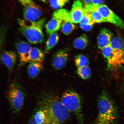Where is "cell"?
I'll list each match as a JSON object with an SVG mask.
<instances>
[{
    "label": "cell",
    "instance_id": "1",
    "mask_svg": "<svg viewBox=\"0 0 124 124\" xmlns=\"http://www.w3.org/2000/svg\"><path fill=\"white\" fill-rule=\"evenodd\" d=\"M37 105L48 115L54 124H63L69 119L70 112L61 100L53 94L43 93L39 96Z\"/></svg>",
    "mask_w": 124,
    "mask_h": 124
},
{
    "label": "cell",
    "instance_id": "2",
    "mask_svg": "<svg viewBox=\"0 0 124 124\" xmlns=\"http://www.w3.org/2000/svg\"><path fill=\"white\" fill-rule=\"evenodd\" d=\"M98 114L94 124H115L117 119V108L108 94L103 91L97 101Z\"/></svg>",
    "mask_w": 124,
    "mask_h": 124
},
{
    "label": "cell",
    "instance_id": "3",
    "mask_svg": "<svg viewBox=\"0 0 124 124\" xmlns=\"http://www.w3.org/2000/svg\"><path fill=\"white\" fill-rule=\"evenodd\" d=\"M46 19L42 18L35 21H30L18 18L19 29L27 41L31 44L42 43L44 41L43 31Z\"/></svg>",
    "mask_w": 124,
    "mask_h": 124
},
{
    "label": "cell",
    "instance_id": "4",
    "mask_svg": "<svg viewBox=\"0 0 124 124\" xmlns=\"http://www.w3.org/2000/svg\"><path fill=\"white\" fill-rule=\"evenodd\" d=\"M60 100L66 109L75 116L78 124H84L82 101L79 94L73 90H68L63 93Z\"/></svg>",
    "mask_w": 124,
    "mask_h": 124
},
{
    "label": "cell",
    "instance_id": "5",
    "mask_svg": "<svg viewBox=\"0 0 124 124\" xmlns=\"http://www.w3.org/2000/svg\"><path fill=\"white\" fill-rule=\"evenodd\" d=\"M7 97L14 112H19L23 106L25 97L24 91L21 85L16 81L12 83L9 86Z\"/></svg>",
    "mask_w": 124,
    "mask_h": 124
},
{
    "label": "cell",
    "instance_id": "6",
    "mask_svg": "<svg viewBox=\"0 0 124 124\" xmlns=\"http://www.w3.org/2000/svg\"><path fill=\"white\" fill-rule=\"evenodd\" d=\"M22 6L24 19L27 21H38L42 15L41 8L33 0H17Z\"/></svg>",
    "mask_w": 124,
    "mask_h": 124
},
{
    "label": "cell",
    "instance_id": "7",
    "mask_svg": "<svg viewBox=\"0 0 124 124\" xmlns=\"http://www.w3.org/2000/svg\"><path fill=\"white\" fill-rule=\"evenodd\" d=\"M86 5L98 11L107 22L115 25L122 29H124L123 21L107 6L103 4L98 5L91 3Z\"/></svg>",
    "mask_w": 124,
    "mask_h": 124
},
{
    "label": "cell",
    "instance_id": "8",
    "mask_svg": "<svg viewBox=\"0 0 124 124\" xmlns=\"http://www.w3.org/2000/svg\"><path fill=\"white\" fill-rule=\"evenodd\" d=\"M119 67L124 63V41L120 37L113 38L110 43Z\"/></svg>",
    "mask_w": 124,
    "mask_h": 124
},
{
    "label": "cell",
    "instance_id": "9",
    "mask_svg": "<svg viewBox=\"0 0 124 124\" xmlns=\"http://www.w3.org/2000/svg\"><path fill=\"white\" fill-rule=\"evenodd\" d=\"M69 60V54L66 50L60 49L56 52L53 56L51 65L54 69L58 70L66 66Z\"/></svg>",
    "mask_w": 124,
    "mask_h": 124
},
{
    "label": "cell",
    "instance_id": "10",
    "mask_svg": "<svg viewBox=\"0 0 124 124\" xmlns=\"http://www.w3.org/2000/svg\"><path fill=\"white\" fill-rule=\"evenodd\" d=\"M16 46L19 57V65L23 66L27 63L32 47L28 43L24 41L17 43Z\"/></svg>",
    "mask_w": 124,
    "mask_h": 124
},
{
    "label": "cell",
    "instance_id": "11",
    "mask_svg": "<svg viewBox=\"0 0 124 124\" xmlns=\"http://www.w3.org/2000/svg\"><path fill=\"white\" fill-rule=\"evenodd\" d=\"M16 53L12 51H5L1 57V61L8 71L9 75L11 73L17 60Z\"/></svg>",
    "mask_w": 124,
    "mask_h": 124
},
{
    "label": "cell",
    "instance_id": "12",
    "mask_svg": "<svg viewBox=\"0 0 124 124\" xmlns=\"http://www.w3.org/2000/svg\"><path fill=\"white\" fill-rule=\"evenodd\" d=\"M84 7L80 0H75L70 12L71 18L73 23H80L83 13Z\"/></svg>",
    "mask_w": 124,
    "mask_h": 124
},
{
    "label": "cell",
    "instance_id": "13",
    "mask_svg": "<svg viewBox=\"0 0 124 124\" xmlns=\"http://www.w3.org/2000/svg\"><path fill=\"white\" fill-rule=\"evenodd\" d=\"M113 35L111 31L106 28L101 30L97 39L98 46L101 49L110 44L112 39Z\"/></svg>",
    "mask_w": 124,
    "mask_h": 124
},
{
    "label": "cell",
    "instance_id": "14",
    "mask_svg": "<svg viewBox=\"0 0 124 124\" xmlns=\"http://www.w3.org/2000/svg\"><path fill=\"white\" fill-rule=\"evenodd\" d=\"M101 50L103 57L107 61L109 67L114 69L119 67L110 43L103 47Z\"/></svg>",
    "mask_w": 124,
    "mask_h": 124
},
{
    "label": "cell",
    "instance_id": "15",
    "mask_svg": "<svg viewBox=\"0 0 124 124\" xmlns=\"http://www.w3.org/2000/svg\"><path fill=\"white\" fill-rule=\"evenodd\" d=\"M63 23L64 22L54 12L52 18L45 26L46 32L50 35L56 32L59 29Z\"/></svg>",
    "mask_w": 124,
    "mask_h": 124
},
{
    "label": "cell",
    "instance_id": "16",
    "mask_svg": "<svg viewBox=\"0 0 124 124\" xmlns=\"http://www.w3.org/2000/svg\"><path fill=\"white\" fill-rule=\"evenodd\" d=\"M27 69L28 76L32 78H35L39 75L43 70V62H31L29 63Z\"/></svg>",
    "mask_w": 124,
    "mask_h": 124
},
{
    "label": "cell",
    "instance_id": "17",
    "mask_svg": "<svg viewBox=\"0 0 124 124\" xmlns=\"http://www.w3.org/2000/svg\"><path fill=\"white\" fill-rule=\"evenodd\" d=\"M45 58V53L41 49L36 47H32L28 59L27 63L31 62L43 63Z\"/></svg>",
    "mask_w": 124,
    "mask_h": 124
},
{
    "label": "cell",
    "instance_id": "18",
    "mask_svg": "<svg viewBox=\"0 0 124 124\" xmlns=\"http://www.w3.org/2000/svg\"><path fill=\"white\" fill-rule=\"evenodd\" d=\"M33 117L38 124H54L48 115L42 110L38 109Z\"/></svg>",
    "mask_w": 124,
    "mask_h": 124
},
{
    "label": "cell",
    "instance_id": "19",
    "mask_svg": "<svg viewBox=\"0 0 124 124\" xmlns=\"http://www.w3.org/2000/svg\"><path fill=\"white\" fill-rule=\"evenodd\" d=\"M85 8L94 23H100L107 22L100 12L96 9L85 5Z\"/></svg>",
    "mask_w": 124,
    "mask_h": 124
},
{
    "label": "cell",
    "instance_id": "20",
    "mask_svg": "<svg viewBox=\"0 0 124 124\" xmlns=\"http://www.w3.org/2000/svg\"><path fill=\"white\" fill-rule=\"evenodd\" d=\"M88 43L87 36L85 34H83L74 40L73 46L76 49L83 50L86 48Z\"/></svg>",
    "mask_w": 124,
    "mask_h": 124
},
{
    "label": "cell",
    "instance_id": "21",
    "mask_svg": "<svg viewBox=\"0 0 124 124\" xmlns=\"http://www.w3.org/2000/svg\"><path fill=\"white\" fill-rule=\"evenodd\" d=\"M59 40V35L56 32H54L51 34L46 41L44 51L45 53L48 52L56 45Z\"/></svg>",
    "mask_w": 124,
    "mask_h": 124
},
{
    "label": "cell",
    "instance_id": "22",
    "mask_svg": "<svg viewBox=\"0 0 124 124\" xmlns=\"http://www.w3.org/2000/svg\"><path fill=\"white\" fill-rule=\"evenodd\" d=\"M77 72L78 76L83 80L89 78L91 74V70L88 66L78 68Z\"/></svg>",
    "mask_w": 124,
    "mask_h": 124
},
{
    "label": "cell",
    "instance_id": "23",
    "mask_svg": "<svg viewBox=\"0 0 124 124\" xmlns=\"http://www.w3.org/2000/svg\"><path fill=\"white\" fill-rule=\"evenodd\" d=\"M74 62L77 68L88 66L89 63L87 57L82 54H79L76 56L74 58Z\"/></svg>",
    "mask_w": 124,
    "mask_h": 124
},
{
    "label": "cell",
    "instance_id": "24",
    "mask_svg": "<svg viewBox=\"0 0 124 124\" xmlns=\"http://www.w3.org/2000/svg\"><path fill=\"white\" fill-rule=\"evenodd\" d=\"M74 23L70 22H65L62 26V31L64 34L67 35L70 34L75 28Z\"/></svg>",
    "mask_w": 124,
    "mask_h": 124
},
{
    "label": "cell",
    "instance_id": "25",
    "mask_svg": "<svg viewBox=\"0 0 124 124\" xmlns=\"http://www.w3.org/2000/svg\"><path fill=\"white\" fill-rule=\"evenodd\" d=\"M70 0H49L51 7L54 9H57L63 7Z\"/></svg>",
    "mask_w": 124,
    "mask_h": 124
},
{
    "label": "cell",
    "instance_id": "26",
    "mask_svg": "<svg viewBox=\"0 0 124 124\" xmlns=\"http://www.w3.org/2000/svg\"><path fill=\"white\" fill-rule=\"evenodd\" d=\"M80 24L93 25L94 23L91 19L89 14L84 8L83 13L80 22Z\"/></svg>",
    "mask_w": 124,
    "mask_h": 124
},
{
    "label": "cell",
    "instance_id": "27",
    "mask_svg": "<svg viewBox=\"0 0 124 124\" xmlns=\"http://www.w3.org/2000/svg\"><path fill=\"white\" fill-rule=\"evenodd\" d=\"M80 26L82 30L85 31H89L93 28V25L80 24Z\"/></svg>",
    "mask_w": 124,
    "mask_h": 124
},
{
    "label": "cell",
    "instance_id": "28",
    "mask_svg": "<svg viewBox=\"0 0 124 124\" xmlns=\"http://www.w3.org/2000/svg\"><path fill=\"white\" fill-rule=\"evenodd\" d=\"M104 0H92L91 4L100 5L103 4Z\"/></svg>",
    "mask_w": 124,
    "mask_h": 124
},
{
    "label": "cell",
    "instance_id": "29",
    "mask_svg": "<svg viewBox=\"0 0 124 124\" xmlns=\"http://www.w3.org/2000/svg\"><path fill=\"white\" fill-rule=\"evenodd\" d=\"M27 124H38L34 120L33 117H31L28 122Z\"/></svg>",
    "mask_w": 124,
    "mask_h": 124
},
{
    "label": "cell",
    "instance_id": "30",
    "mask_svg": "<svg viewBox=\"0 0 124 124\" xmlns=\"http://www.w3.org/2000/svg\"><path fill=\"white\" fill-rule=\"evenodd\" d=\"M83 2L86 5L91 3L92 0H83Z\"/></svg>",
    "mask_w": 124,
    "mask_h": 124
},
{
    "label": "cell",
    "instance_id": "31",
    "mask_svg": "<svg viewBox=\"0 0 124 124\" xmlns=\"http://www.w3.org/2000/svg\"><path fill=\"white\" fill-rule=\"evenodd\" d=\"M41 0L43 1H45L46 0Z\"/></svg>",
    "mask_w": 124,
    "mask_h": 124
}]
</instances>
